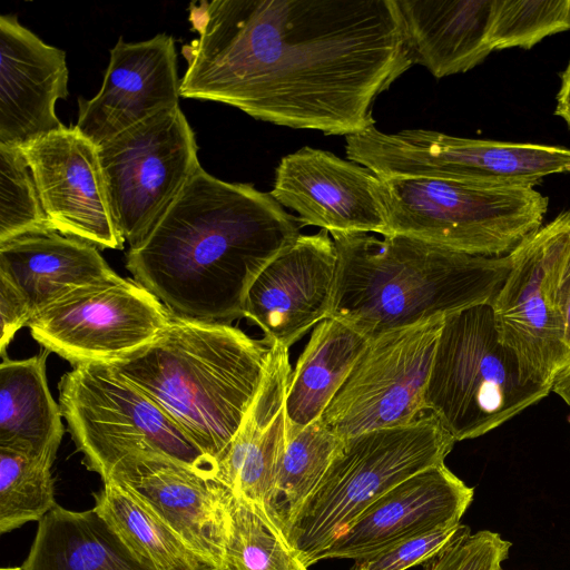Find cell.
<instances>
[{
  "instance_id": "6da1fadb",
  "label": "cell",
  "mask_w": 570,
  "mask_h": 570,
  "mask_svg": "<svg viewBox=\"0 0 570 570\" xmlns=\"http://www.w3.org/2000/svg\"><path fill=\"white\" fill-rule=\"evenodd\" d=\"M189 20L180 97L296 129L363 131L413 65L395 0H214Z\"/></svg>"
},
{
  "instance_id": "7a4b0ae2",
  "label": "cell",
  "mask_w": 570,
  "mask_h": 570,
  "mask_svg": "<svg viewBox=\"0 0 570 570\" xmlns=\"http://www.w3.org/2000/svg\"><path fill=\"white\" fill-rule=\"evenodd\" d=\"M269 193L202 167L136 246L126 268L171 316L230 324L264 267L301 235Z\"/></svg>"
},
{
  "instance_id": "3957f363",
  "label": "cell",
  "mask_w": 570,
  "mask_h": 570,
  "mask_svg": "<svg viewBox=\"0 0 570 570\" xmlns=\"http://www.w3.org/2000/svg\"><path fill=\"white\" fill-rule=\"evenodd\" d=\"M330 235L338 261L328 317L368 340L492 304L511 266L509 254L470 255L403 235Z\"/></svg>"
},
{
  "instance_id": "277c9868",
  "label": "cell",
  "mask_w": 570,
  "mask_h": 570,
  "mask_svg": "<svg viewBox=\"0 0 570 570\" xmlns=\"http://www.w3.org/2000/svg\"><path fill=\"white\" fill-rule=\"evenodd\" d=\"M264 340L230 324L171 316L147 345L106 363L155 401L216 463L262 384Z\"/></svg>"
},
{
  "instance_id": "5b68a950",
  "label": "cell",
  "mask_w": 570,
  "mask_h": 570,
  "mask_svg": "<svg viewBox=\"0 0 570 570\" xmlns=\"http://www.w3.org/2000/svg\"><path fill=\"white\" fill-rule=\"evenodd\" d=\"M455 441L430 413L415 422L342 440L285 538L309 567L373 502L396 484L444 463Z\"/></svg>"
},
{
  "instance_id": "8992f818",
  "label": "cell",
  "mask_w": 570,
  "mask_h": 570,
  "mask_svg": "<svg viewBox=\"0 0 570 570\" xmlns=\"http://www.w3.org/2000/svg\"><path fill=\"white\" fill-rule=\"evenodd\" d=\"M551 391L523 379L515 354L500 340L491 304L444 317L424 399L455 442L494 430Z\"/></svg>"
},
{
  "instance_id": "52a82bcc",
  "label": "cell",
  "mask_w": 570,
  "mask_h": 570,
  "mask_svg": "<svg viewBox=\"0 0 570 570\" xmlns=\"http://www.w3.org/2000/svg\"><path fill=\"white\" fill-rule=\"evenodd\" d=\"M389 235L498 257L542 226L549 199L534 187L434 178L381 179Z\"/></svg>"
},
{
  "instance_id": "ba28073f",
  "label": "cell",
  "mask_w": 570,
  "mask_h": 570,
  "mask_svg": "<svg viewBox=\"0 0 570 570\" xmlns=\"http://www.w3.org/2000/svg\"><path fill=\"white\" fill-rule=\"evenodd\" d=\"M58 390L62 417L83 463L102 481L132 453L165 455L215 476L216 463L155 401L108 364L73 366Z\"/></svg>"
},
{
  "instance_id": "9c48e42d",
  "label": "cell",
  "mask_w": 570,
  "mask_h": 570,
  "mask_svg": "<svg viewBox=\"0 0 570 570\" xmlns=\"http://www.w3.org/2000/svg\"><path fill=\"white\" fill-rule=\"evenodd\" d=\"M346 156L381 179L434 178L534 187L570 173V149L450 136L425 129L383 132L370 126L348 135Z\"/></svg>"
},
{
  "instance_id": "30bf717a",
  "label": "cell",
  "mask_w": 570,
  "mask_h": 570,
  "mask_svg": "<svg viewBox=\"0 0 570 570\" xmlns=\"http://www.w3.org/2000/svg\"><path fill=\"white\" fill-rule=\"evenodd\" d=\"M98 158L114 220L130 247L148 235L202 167L194 130L179 106L102 142Z\"/></svg>"
},
{
  "instance_id": "8fae6325",
  "label": "cell",
  "mask_w": 570,
  "mask_h": 570,
  "mask_svg": "<svg viewBox=\"0 0 570 570\" xmlns=\"http://www.w3.org/2000/svg\"><path fill=\"white\" fill-rule=\"evenodd\" d=\"M445 316L370 338L321 421L338 439L415 422Z\"/></svg>"
},
{
  "instance_id": "7c38bea8",
  "label": "cell",
  "mask_w": 570,
  "mask_h": 570,
  "mask_svg": "<svg viewBox=\"0 0 570 570\" xmlns=\"http://www.w3.org/2000/svg\"><path fill=\"white\" fill-rule=\"evenodd\" d=\"M171 318L138 282L118 274L80 286L33 315L32 337L73 366L110 363L150 343Z\"/></svg>"
},
{
  "instance_id": "4fadbf2b",
  "label": "cell",
  "mask_w": 570,
  "mask_h": 570,
  "mask_svg": "<svg viewBox=\"0 0 570 570\" xmlns=\"http://www.w3.org/2000/svg\"><path fill=\"white\" fill-rule=\"evenodd\" d=\"M51 229L99 248L121 249L98 146L75 127H63L21 147Z\"/></svg>"
},
{
  "instance_id": "5bb4252c",
  "label": "cell",
  "mask_w": 570,
  "mask_h": 570,
  "mask_svg": "<svg viewBox=\"0 0 570 570\" xmlns=\"http://www.w3.org/2000/svg\"><path fill=\"white\" fill-rule=\"evenodd\" d=\"M337 261L327 230L301 234L255 278L245 298L243 317L263 331L267 345L289 348L311 327L328 318Z\"/></svg>"
},
{
  "instance_id": "9a60e30c",
  "label": "cell",
  "mask_w": 570,
  "mask_h": 570,
  "mask_svg": "<svg viewBox=\"0 0 570 570\" xmlns=\"http://www.w3.org/2000/svg\"><path fill=\"white\" fill-rule=\"evenodd\" d=\"M106 480L135 494L215 570L224 569L233 494L215 476L165 455L132 453Z\"/></svg>"
},
{
  "instance_id": "2e32d148",
  "label": "cell",
  "mask_w": 570,
  "mask_h": 570,
  "mask_svg": "<svg viewBox=\"0 0 570 570\" xmlns=\"http://www.w3.org/2000/svg\"><path fill=\"white\" fill-rule=\"evenodd\" d=\"M381 178L352 160L322 149L303 147L283 157L269 193L298 214L302 225L331 233L389 235L379 196Z\"/></svg>"
},
{
  "instance_id": "e0dca14e",
  "label": "cell",
  "mask_w": 570,
  "mask_h": 570,
  "mask_svg": "<svg viewBox=\"0 0 570 570\" xmlns=\"http://www.w3.org/2000/svg\"><path fill=\"white\" fill-rule=\"evenodd\" d=\"M509 256V274L491 304L495 326L502 343L515 354L523 379L552 387L570 366V355L550 297L543 226Z\"/></svg>"
},
{
  "instance_id": "ac0fdd59",
  "label": "cell",
  "mask_w": 570,
  "mask_h": 570,
  "mask_svg": "<svg viewBox=\"0 0 570 570\" xmlns=\"http://www.w3.org/2000/svg\"><path fill=\"white\" fill-rule=\"evenodd\" d=\"M180 79L171 36L159 33L139 42L120 37L98 94L78 99L75 128L96 146L127 128L179 106Z\"/></svg>"
},
{
  "instance_id": "d6986e66",
  "label": "cell",
  "mask_w": 570,
  "mask_h": 570,
  "mask_svg": "<svg viewBox=\"0 0 570 570\" xmlns=\"http://www.w3.org/2000/svg\"><path fill=\"white\" fill-rule=\"evenodd\" d=\"M474 491L444 463L393 487L364 510L320 556L360 559L386 547L450 528L473 500Z\"/></svg>"
},
{
  "instance_id": "ffe728a7",
  "label": "cell",
  "mask_w": 570,
  "mask_h": 570,
  "mask_svg": "<svg viewBox=\"0 0 570 570\" xmlns=\"http://www.w3.org/2000/svg\"><path fill=\"white\" fill-rule=\"evenodd\" d=\"M67 96L65 51L45 43L14 16H1L0 145L24 147L63 128L56 102Z\"/></svg>"
},
{
  "instance_id": "44dd1931",
  "label": "cell",
  "mask_w": 570,
  "mask_h": 570,
  "mask_svg": "<svg viewBox=\"0 0 570 570\" xmlns=\"http://www.w3.org/2000/svg\"><path fill=\"white\" fill-rule=\"evenodd\" d=\"M292 371L288 348L271 345L259 390L215 471V479L234 497L266 517L286 445L285 403Z\"/></svg>"
},
{
  "instance_id": "7402d4cb",
  "label": "cell",
  "mask_w": 570,
  "mask_h": 570,
  "mask_svg": "<svg viewBox=\"0 0 570 570\" xmlns=\"http://www.w3.org/2000/svg\"><path fill=\"white\" fill-rule=\"evenodd\" d=\"M412 63L434 77L466 72L492 52L493 0H395Z\"/></svg>"
},
{
  "instance_id": "603a6c76",
  "label": "cell",
  "mask_w": 570,
  "mask_h": 570,
  "mask_svg": "<svg viewBox=\"0 0 570 570\" xmlns=\"http://www.w3.org/2000/svg\"><path fill=\"white\" fill-rule=\"evenodd\" d=\"M0 274L20 289L35 315L75 288L117 273L95 245L49 230L1 243Z\"/></svg>"
},
{
  "instance_id": "cb8c5ba5",
  "label": "cell",
  "mask_w": 570,
  "mask_h": 570,
  "mask_svg": "<svg viewBox=\"0 0 570 570\" xmlns=\"http://www.w3.org/2000/svg\"><path fill=\"white\" fill-rule=\"evenodd\" d=\"M26 570H156L95 509L55 505L39 522Z\"/></svg>"
},
{
  "instance_id": "d4e9b609",
  "label": "cell",
  "mask_w": 570,
  "mask_h": 570,
  "mask_svg": "<svg viewBox=\"0 0 570 570\" xmlns=\"http://www.w3.org/2000/svg\"><path fill=\"white\" fill-rule=\"evenodd\" d=\"M348 324L318 323L292 371L286 395V439L320 420L368 344Z\"/></svg>"
},
{
  "instance_id": "484cf974",
  "label": "cell",
  "mask_w": 570,
  "mask_h": 570,
  "mask_svg": "<svg viewBox=\"0 0 570 570\" xmlns=\"http://www.w3.org/2000/svg\"><path fill=\"white\" fill-rule=\"evenodd\" d=\"M49 352L0 364V449L56 458L62 414L47 381Z\"/></svg>"
},
{
  "instance_id": "4316f807",
  "label": "cell",
  "mask_w": 570,
  "mask_h": 570,
  "mask_svg": "<svg viewBox=\"0 0 570 570\" xmlns=\"http://www.w3.org/2000/svg\"><path fill=\"white\" fill-rule=\"evenodd\" d=\"M94 497V508L126 544L156 570H215L126 488L106 480Z\"/></svg>"
},
{
  "instance_id": "83f0119b",
  "label": "cell",
  "mask_w": 570,
  "mask_h": 570,
  "mask_svg": "<svg viewBox=\"0 0 570 570\" xmlns=\"http://www.w3.org/2000/svg\"><path fill=\"white\" fill-rule=\"evenodd\" d=\"M341 442L321 419L286 439L267 509V518L284 537L322 480Z\"/></svg>"
},
{
  "instance_id": "f1b7e54d",
  "label": "cell",
  "mask_w": 570,
  "mask_h": 570,
  "mask_svg": "<svg viewBox=\"0 0 570 570\" xmlns=\"http://www.w3.org/2000/svg\"><path fill=\"white\" fill-rule=\"evenodd\" d=\"M223 570H308V567L264 513L232 495Z\"/></svg>"
},
{
  "instance_id": "f546056e",
  "label": "cell",
  "mask_w": 570,
  "mask_h": 570,
  "mask_svg": "<svg viewBox=\"0 0 570 570\" xmlns=\"http://www.w3.org/2000/svg\"><path fill=\"white\" fill-rule=\"evenodd\" d=\"M56 458L0 449V532L40 521L57 504L51 466Z\"/></svg>"
},
{
  "instance_id": "4dcf8cb0",
  "label": "cell",
  "mask_w": 570,
  "mask_h": 570,
  "mask_svg": "<svg viewBox=\"0 0 570 570\" xmlns=\"http://www.w3.org/2000/svg\"><path fill=\"white\" fill-rule=\"evenodd\" d=\"M52 230L21 147L0 145V244Z\"/></svg>"
},
{
  "instance_id": "1f68e13d",
  "label": "cell",
  "mask_w": 570,
  "mask_h": 570,
  "mask_svg": "<svg viewBox=\"0 0 570 570\" xmlns=\"http://www.w3.org/2000/svg\"><path fill=\"white\" fill-rule=\"evenodd\" d=\"M570 29V0H493V50L530 49L544 38Z\"/></svg>"
},
{
  "instance_id": "d6a6232c",
  "label": "cell",
  "mask_w": 570,
  "mask_h": 570,
  "mask_svg": "<svg viewBox=\"0 0 570 570\" xmlns=\"http://www.w3.org/2000/svg\"><path fill=\"white\" fill-rule=\"evenodd\" d=\"M547 239V279L551 302L570 355V210L542 225Z\"/></svg>"
},
{
  "instance_id": "836d02e7",
  "label": "cell",
  "mask_w": 570,
  "mask_h": 570,
  "mask_svg": "<svg viewBox=\"0 0 570 570\" xmlns=\"http://www.w3.org/2000/svg\"><path fill=\"white\" fill-rule=\"evenodd\" d=\"M469 533L470 528L459 523L403 540L356 559L352 570H406L438 557L458 539Z\"/></svg>"
},
{
  "instance_id": "e575fe53",
  "label": "cell",
  "mask_w": 570,
  "mask_h": 570,
  "mask_svg": "<svg viewBox=\"0 0 570 570\" xmlns=\"http://www.w3.org/2000/svg\"><path fill=\"white\" fill-rule=\"evenodd\" d=\"M511 543L499 533L481 530L458 539L428 570H503Z\"/></svg>"
},
{
  "instance_id": "d590c367",
  "label": "cell",
  "mask_w": 570,
  "mask_h": 570,
  "mask_svg": "<svg viewBox=\"0 0 570 570\" xmlns=\"http://www.w3.org/2000/svg\"><path fill=\"white\" fill-rule=\"evenodd\" d=\"M33 317L31 307L20 289L0 274V356L7 358L6 348L16 333L28 326Z\"/></svg>"
},
{
  "instance_id": "8d00e7d4",
  "label": "cell",
  "mask_w": 570,
  "mask_h": 570,
  "mask_svg": "<svg viewBox=\"0 0 570 570\" xmlns=\"http://www.w3.org/2000/svg\"><path fill=\"white\" fill-rule=\"evenodd\" d=\"M554 115L560 117L570 129V60L561 75L557 94Z\"/></svg>"
},
{
  "instance_id": "74e56055",
  "label": "cell",
  "mask_w": 570,
  "mask_h": 570,
  "mask_svg": "<svg viewBox=\"0 0 570 570\" xmlns=\"http://www.w3.org/2000/svg\"><path fill=\"white\" fill-rule=\"evenodd\" d=\"M552 391L570 407V366L557 376Z\"/></svg>"
},
{
  "instance_id": "f35d334b",
  "label": "cell",
  "mask_w": 570,
  "mask_h": 570,
  "mask_svg": "<svg viewBox=\"0 0 570 570\" xmlns=\"http://www.w3.org/2000/svg\"><path fill=\"white\" fill-rule=\"evenodd\" d=\"M1 570H26L23 566L21 567H9V568H1Z\"/></svg>"
}]
</instances>
